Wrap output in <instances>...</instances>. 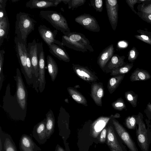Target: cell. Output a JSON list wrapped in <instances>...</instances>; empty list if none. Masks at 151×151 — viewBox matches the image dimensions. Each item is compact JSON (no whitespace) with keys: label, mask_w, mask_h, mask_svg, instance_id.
<instances>
[{"label":"cell","mask_w":151,"mask_h":151,"mask_svg":"<svg viewBox=\"0 0 151 151\" xmlns=\"http://www.w3.org/2000/svg\"><path fill=\"white\" fill-rule=\"evenodd\" d=\"M36 21L27 13L20 12L16 15L15 34L26 45L28 36L34 30Z\"/></svg>","instance_id":"1"},{"label":"cell","mask_w":151,"mask_h":151,"mask_svg":"<svg viewBox=\"0 0 151 151\" xmlns=\"http://www.w3.org/2000/svg\"><path fill=\"white\" fill-rule=\"evenodd\" d=\"M3 101V108L11 118L15 120H24L26 114L20 107L15 94L14 96L11 95L9 84L7 86Z\"/></svg>","instance_id":"2"},{"label":"cell","mask_w":151,"mask_h":151,"mask_svg":"<svg viewBox=\"0 0 151 151\" xmlns=\"http://www.w3.org/2000/svg\"><path fill=\"white\" fill-rule=\"evenodd\" d=\"M143 114L139 112L137 118L136 133L137 143L142 151H148L151 143V130L148 125L147 127L143 121Z\"/></svg>","instance_id":"3"},{"label":"cell","mask_w":151,"mask_h":151,"mask_svg":"<svg viewBox=\"0 0 151 151\" xmlns=\"http://www.w3.org/2000/svg\"><path fill=\"white\" fill-rule=\"evenodd\" d=\"M14 41L17 55L21 67L22 72L27 84L31 85L33 84V80L32 75L29 72L27 65V45L21 41L17 37H15Z\"/></svg>","instance_id":"4"},{"label":"cell","mask_w":151,"mask_h":151,"mask_svg":"<svg viewBox=\"0 0 151 151\" xmlns=\"http://www.w3.org/2000/svg\"><path fill=\"white\" fill-rule=\"evenodd\" d=\"M38 44L35 39L28 43L27 51L30 56L32 65L33 87L38 92L39 85V55Z\"/></svg>","instance_id":"5"},{"label":"cell","mask_w":151,"mask_h":151,"mask_svg":"<svg viewBox=\"0 0 151 151\" xmlns=\"http://www.w3.org/2000/svg\"><path fill=\"white\" fill-rule=\"evenodd\" d=\"M40 15L62 32H70L66 19L60 13L53 11L42 10L40 12Z\"/></svg>","instance_id":"6"},{"label":"cell","mask_w":151,"mask_h":151,"mask_svg":"<svg viewBox=\"0 0 151 151\" xmlns=\"http://www.w3.org/2000/svg\"><path fill=\"white\" fill-rule=\"evenodd\" d=\"M16 83L15 93L18 103L24 112L26 114L28 93L18 68L16 70V75L14 76Z\"/></svg>","instance_id":"7"},{"label":"cell","mask_w":151,"mask_h":151,"mask_svg":"<svg viewBox=\"0 0 151 151\" xmlns=\"http://www.w3.org/2000/svg\"><path fill=\"white\" fill-rule=\"evenodd\" d=\"M112 122L118 135L129 150V151H138L135 143L126 129L116 120Z\"/></svg>","instance_id":"8"},{"label":"cell","mask_w":151,"mask_h":151,"mask_svg":"<svg viewBox=\"0 0 151 151\" xmlns=\"http://www.w3.org/2000/svg\"><path fill=\"white\" fill-rule=\"evenodd\" d=\"M75 21L90 31L98 32L100 31V27L96 18L89 14H81L76 17Z\"/></svg>","instance_id":"9"},{"label":"cell","mask_w":151,"mask_h":151,"mask_svg":"<svg viewBox=\"0 0 151 151\" xmlns=\"http://www.w3.org/2000/svg\"><path fill=\"white\" fill-rule=\"evenodd\" d=\"M39 55V85L38 89L40 93L43 91L45 88L46 81L45 78V53L42 42L38 44Z\"/></svg>","instance_id":"10"},{"label":"cell","mask_w":151,"mask_h":151,"mask_svg":"<svg viewBox=\"0 0 151 151\" xmlns=\"http://www.w3.org/2000/svg\"><path fill=\"white\" fill-rule=\"evenodd\" d=\"M107 14L112 29L115 31L118 20V4L117 0H106Z\"/></svg>","instance_id":"11"},{"label":"cell","mask_w":151,"mask_h":151,"mask_svg":"<svg viewBox=\"0 0 151 151\" xmlns=\"http://www.w3.org/2000/svg\"><path fill=\"white\" fill-rule=\"evenodd\" d=\"M38 31L40 37L48 47L52 44L63 46L61 42L55 39L57 30L52 31L46 26L40 25L38 27Z\"/></svg>","instance_id":"12"},{"label":"cell","mask_w":151,"mask_h":151,"mask_svg":"<svg viewBox=\"0 0 151 151\" xmlns=\"http://www.w3.org/2000/svg\"><path fill=\"white\" fill-rule=\"evenodd\" d=\"M73 70L76 75L83 80L88 82H95L98 77L87 67L73 64Z\"/></svg>","instance_id":"13"},{"label":"cell","mask_w":151,"mask_h":151,"mask_svg":"<svg viewBox=\"0 0 151 151\" xmlns=\"http://www.w3.org/2000/svg\"><path fill=\"white\" fill-rule=\"evenodd\" d=\"M46 119L38 123L34 127L32 131L33 137L40 144H44L47 139L46 131Z\"/></svg>","instance_id":"14"},{"label":"cell","mask_w":151,"mask_h":151,"mask_svg":"<svg viewBox=\"0 0 151 151\" xmlns=\"http://www.w3.org/2000/svg\"><path fill=\"white\" fill-rule=\"evenodd\" d=\"M20 151H40L41 149L29 136L25 134L21 136L19 142Z\"/></svg>","instance_id":"15"},{"label":"cell","mask_w":151,"mask_h":151,"mask_svg":"<svg viewBox=\"0 0 151 151\" xmlns=\"http://www.w3.org/2000/svg\"><path fill=\"white\" fill-rule=\"evenodd\" d=\"M62 0H30L27 2L26 6L30 9H42L56 7Z\"/></svg>","instance_id":"16"},{"label":"cell","mask_w":151,"mask_h":151,"mask_svg":"<svg viewBox=\"0 0 151 151\" xmlns=\"http://www.w3.org/2000/svg\"><path fill=\"white\" fill-rule=\"evenodd\" d=\"M70 40L76 42L83 44L87 50L93 52L94 50L88 40L83 34L76 32H62Z\"/></svg>","instance_id":"17"},{"label":"cell","mask_w":151,"mask_h":151,"mask_svg":"<svg viewBox=\"0 0 151 151\" xmlns=\"http://www.w3.org/2000/svg\"><path fill=\"white\" fill-rule=\"evenodd\" d=\"M115 52L113 44L105 48L99 54L97 63L100 67L104 70L106 64L114 54Z\"/></svg>","instance_id":"18"},{"label":"cell","mask_w":151,"mask_h":151,"mask_svg":"<svg viewBox=\"0 0 151 151\" xmlns=\"http://www.w3.org/2000/svg\"><path fill=\"white\" fill-rule=\"evenodd\" d=\"M106 141L108 146L117 151H126L125 147L119 142L113 127L109 126L107 128Z\"/></svg>","instance_id":"19"},{"label":"cell","mask_w":151,"mask_h":151,"mask_svg":"<svg viewBox=\"0 0 151 151\" xmlns=\"http://www.w3.org/2000/svg\"><path fill=\"white\" fill-rule=\"evenodd\" d=\"M104 89L102 83L94 82L91 85V96L95 103L102 106V99L104 95Z\"/></svg>","instance_id":"20"},{"label":"cell","mask_w":151,"mask_h":151,"mask_svg":"<svg viewBox=\"0 0 151 151\" xmlns=\"http://www.w3.org/2000/svg\"><path fill=\"white\" fill-rule=\"evenodd\" d=\"M111 118L110 117H100L94 121L90 127L91 136L93 138H96Z\"/></svg>","instance_id":"21"},{"label":"cell","mask_w":151,"mask_h":151,"mask_svg":"<svg viewBox=\"0 0 151 151\" xmlns=\"http://www.w3.org/2000/svg\"><path fill=\"white\" fill-rule=\"evenodd\" d=\"M49 47L51 53L58 59L66 62H70V57L63 46L52 44Z\"/></svg>","instance_id":"22"},{"label":"cell","mask_w":151,"mask_h":151,"mask_svg":"<svg viewBox=\"0 0 151 151\" xmlns=\"http://www.w3.org/2000/svg\"><path fill=\"white\" fill-rule=\"evenodd\" d=\"M61 42L63 46H66L76 51L83 52H85L88 51L83 44L76 42L71 41L65 35L62 36Z\"/></svg>","instance_id":"23"},{"label":"cell","mask_w":151,"mask_h":151,"mask_svg":"<svg viewBox=\"0 0 151 151\" xmlns=\"http://www.w3.org/2000/svg\"><path fill=\"white\" fill-rule=\"evenodd\" d=\"M46 131L47 139H50L54 132L55 119L52 111L50 109L46 114Z\"/></svg>","instance_id":"24"},{"label":"cell","mask_w":151,"mask_h":151,"mask_svg":"<svg viewBox=\"0 0 151 151\" xmlns=\"http://www.w3.org/2000/svg\"><path fill=\"white\" fill-rule=\"evenodd\" d=\"M151 76L147 70L137 68L132 73L130 80L132 82L145 81L150 79Z\"/></svg>","instance_id":"25"},{"label":"cell","mask_w":151,"mask_h":151,"mask_svg":"<svg viewBox=\"0 0 151 151\" xmlns=\"http://www.w3.org/2000/svg\"><path fill=\"white\" fill-rule=\"evenodd\" d=\"M0 137L3 140L5 151H17L15 144L10 135L4 132L1 127Z\"/></svg>","instance_id":"26"},{"label":"cell","mask_w":151,"mask_h":151,"mask_svg":"<svg viewBox=\"0 0 151 151\" xmlns=\"http://www.w3.org/2000/svg\"><path fill=\"white\" fill-rule=\"evenodd\" d=\"M125 58L124 56H120L117 54H114L106 66L107 68L112 71L126 64L124 61Z\"/></svg>","instance_id":"27"},{"label":"cell","mask_w":151,"mask_h":151,"mask_svg":"<svg viewBox=\"0 0 151 151\" xmlns=\"http://www.w3.org/2000/svg\"><path fill=\"white\" fill-rule=\"evenodd\" d=\"M47 63L48 73L50 76L51 80L54 81L58 75V67L55 61L50 55L47 57Z\"/></svg>","instance_id":"28"},{"label":"cell","mask_w":151,"mask_h":151,"mask_svg":"<svg viewBox=\"0 0 151 151\" xmlns=\"http://www.w3.org/2000/svg\"><path fill=\"white\" fill-rule=\"evenodd\" d=\"M68 91L71 97L78 104L87 106V101L85 97L75 88L69 87Z\"/></svg>","instance_id":"29"},{"label":"cell","mask_w":151,"mask_h":151,"mask_svg":"<svg viewBox=\"0 0 151 151\" xmlns=\"http://www.w3.org/2000/svg\"><path fill=\"white\" fill-rule=\"evenodd\" d=\"M124 76V74L121 75L109 78L107 87L110 93H113L116 89L123 80Z\"/></svg>","instance_id":"30"},{"label":"cell","mask_w":151,"mask_h":151,"mask_svg":"<svg viewBox=\"0 0 151 151\" xmlns=\"http://www.w3.org/2000/svg\"><path fill=\"white\" fill-rule=\"evenodd\" d=\"M125 97L126 100L134 107H136L137 105L138 95L132 91L126 92L124 93Z\"/></svg>","instance_id":"31"},{"label":"cell","mask_w":151,"mask_h":151,"mask_svg":"<svg viewBox=\"0 0 151 151\" xmlns=\"http://www.w3.org/2000/svg\"><path fill=\"white\" fill-rule=\"evenodd\" d=\"M133 66V63H126L123 66L121 67L114 70H112L110 74L111 76L118 75H123L129 72Z\"/></svg>","instance_id":"32"},{"label":"cell","mask_w":151,"mask_h":151,"mask_svg":"<svg viewBox=\"0 0 151 151\" xmlns=\"http://www.w3.org/2000/svg\"><path fill=\"white\" fill-rule=\"evenodd\" d=\"M137 115L133 114L129 116L125 119V124L129 129L135 130L137 125Z\"/></svg>","instance_id":"33"},{"label":"cell","mask_w":151,"mask_h":151,"mask_svg":"<svg viewBox=\"0 0 151 151\" xmlns=\"http://www.w3.org/2000/svg\"><path fill=\"white\" fill-rule=\"evenodd\" d=\"M5 51L3 50H0V91H1L4 80V76L3 73L4 55Z\"/></svg>","instance_id":"34"},{"label":"cell","mask_w":151,"mask_h":151,"mask_svg":"<svg viewBox=\"0 0 151 151\" xmlns=\"http://www.w3.org/2000/svg\"><path fill=\"white\" fill-rule=\"evenodd\" d=\"M113 108L116 110L121 111L126 108V106L123 99L121 98L118 99L111 104Z\"/></svg>","instance_id":"35"},{"label":"cell","mask_w":151,"mask_h":151,"mask_svg":"<svg viewBox=\"0 0 151 151\" xmlns=\"http://www.w3.org/2000/svg\"><path fill=\"white\" fill-rule=\"evenodd\" d=\"M86 1V0H69L68 8L73 10L83 5Z\"/></svg>","instance_id":"36"},{"label":"cell","mask_w":151,"mask_h":151,"mask_svg":"<svg viewBox=\"0 0 151 151\" xmlns=\"http://www.w3.org/2000/svg\"><path fill=\"white\" fill-rule=\"evenodd\" d=\"M91 5L97 12H101L103 11V1L102 0H91Z\"/></svg>","instance_id":"37"},{"label":"cell","mask_w":151,"mask_h":151,"mask_svg":"<svg viewBox=\"0 0 151 151\" xmlns=\"http://www.w3.org/2000/svg\"><path fill=\"white\" fill-rule=\"evenodd\" d=\"M128 59L129 62L133 63L137 58L139 53L135 47H133L129 52Z\"/></svg>","instance_id":"38"},{"label":"cell","mask_w":151,"mask_h":151,"mask_svg":"<svg viewBox=\"0 0 151 151\" xmlns=\"http://www.w3.org/2000/svg\"><path fill=\"white\" fill-rule=\"evenodd\" d=\"M9 28V23L7 16L0 20V29H4L8 32Z\"/></svg>","instance_id":"39"},{"label":"cell","mask_w":151,"mask_h":151,"mask_svg":"<svg viewBox=\"0 0 151 151\" xmlns=\"http://www.w3.org/2000/svg\"><path fill=\"white\" fill-rule=\"evenodd\" d=\"M134 37L136 38L151 45V39L149 37L143 35H135Z\"/></svg>","instance_id":"40"},{"label":"cell","mask_w":151,"mask_h":151,"mask_svg":"<svg viewBox=\"0 0 151 151\" xmlns=\"http://www.w3.org/2000/svg\"><path fill=\"white\" fill-rule=\"evenodd\" d=\"M107 129L104 128L101 131L99 137V141L101 143L104 142L106 139Z\"/></svg>","instance_id":"41"},{"label":"cell","mask_w":151,"mask_h":151,"mask_svg":"<svg viewBox=\"0 0 151 151\" xmlns=\"http://www.w3.org/2000/svg\"><path fill=\"white\" fill-rule=\"evenodd\" d=\"M144 112L149 120H151V103L149 102L147 104Z\"/></svg>","instance_id":"42"},{"label":"cell","mask_w":151,"mask_h":151,"mask_svg":"<svg viewBox=\"0 0 151 151\" xmlns=\"http://www.w3.org/2000/svg\"><path fill=\"white\" fill-rule=\"evenodd\" d=\"M126 1L132 11L135 14H137V12L134 9V6L137 3L138 0H126Z\"/></svg>","instance_id":"43"},{"label":"cell","mask_w":151,"mask_h":151,"mask_svg":"<svg viewBox=\"0 0 151 151\" xmlns=\"http://www.w3.org/2000/svg\"><path fill=\"white\" fill-rule=\"evenodd\" d=\"M27 65L30 73L32 74V65L31 60L29 54L27 52Z\"/></svg>","instance_id":"44"},{"label":"cell","mask_w":151,"mask_h":151,"mask_svg":"<svg viewBox=\"0 0 151 151\" xmlns=\"http://www.w3.org/2000/svg\"><path fill=\"white\" fill-rule=\"evenodd\" d=\"M141 17L147 22H151V14L142 12Z\"/></svg>","instance_id":"45"},{"label":"cell","mask_w":151,"mask_h":151,"mask_svg":"<svg viewBox=\"0 0 151 151\" xmlns=\"http://www.w3.org/2000/svg\"><path fill=\"white\" fill-rule=\"evenodd\" d=\"M7 16L5 9H0V20H1Z\"/></svg>","instance_id":"46"},{"label":"cell","mask_w":151,"mask_h":151,"mask_svg":"<svg viewBox=\"0 0 151 151\" xmlns=\"http://www.w3.org/2000/svg\"><path fill=\"white\" fill-rule=\"evenodd\" d=\"M7 0H0V9H5V7Z\"/></svg>","instance_id":"47"},{"label":"cell","mask_w":151,"mask_h":151,"mask_svg":"<svg viewBox=\"0 0 151 151\" xmlns=\"http://www.w3.org/2000/svg\"><path fill=\"white\" fill-rule=\"evenodd\" d=\"M0 151H5L3 140L0 137Z\"/></svg>","instance_id":"48"},{"label":"cell","mask_w":151,"mask_h":151,"mask_svg":"<svg viewBox=\"0 0 151 151\" xmlns=\"http://www.w3.org/2000/svg\"><path fill=\"white\" fill-rule=\"evenodd\" d=\"M54 151H66L65 150L59 145L57 144L55 147Z\"/></svg>","instance_id":"49"},{"label":"cell","mask_w":151,"mask_h":151,"mask_svg":"<svg viewBox=\"0 0 151 151\" xmlns=\"http://www.w3.org/2000/svg\"><path fill=\"white\" fill-rule=\"evenodd\" d=\"M120 117L121 116L120 114L118 113H116L114 115L112 114L110 116L111 118H120Z\"/></svg>","instance_id":"50"},{"label":"cell","mask_w":151,"mask_h":151,"mask_svg":"<svg viewBox=\"0 0 151 151\" xmlns=\"http://www.w3.org/2000/svg\"><path fill=\"white\" fill-rule=\"evenodd\" d=\"M145 121L146 124H148L151 130V122L150 120H148L147 119H145Z\"/></svg>","instance_id":"51"},{"label":"cell","mask_w":151,"mask_h":151,"mask_svg":"<svg viewBox=\"0 0 151 151\" xmlns=\"http://www.w3.org/2000/svg\"><path fill=\"white\" fill-rule=\"evenodd\" d=\"M64 143L66 151H70L68 147V143H67L66 142H64Z\"/></svg>","instance_id":"52"},{"label":"cell","mask_w":151,"mask_h":151,"mask_svg":"<svg viewBox=\"0 0 151 151\" xmlns=\"http://www.w3.org/2000/svg\"><path fill=\"white\" fill-rule=\"evenodd\" d=\"M68 1L69 0H62V2H63L65 4H68Z\"/></svg>","instance_id":"53"},{"label":"cell","mask_w":151,"mask_h":151,"mask_svg":"<svg viewBox=\"0 0 151 151\" xmlns=\"http://www.w3.org/2000/svg\"><path fill=\"white\" fill-rule=\"evenodd\" d=\"M80 88V86L78 85H77L74 87V88Z\"/></svg>","instance_id":"54"},{"label":"cell","mask_w":151,"mask_h":151,"mask_svg":"<svg viewBox=\"0 0 151 151\" xmlns=\"http://www.w3.org/2000/svg\"><path fill=\"white\" fill-rule=\"evenodd\" d=\"M138 1H139L140 2H144L145 1H148V0H138Z\"/></svg>","instance_id":"55"},{"label":"cell","mask_w":151,"mask_h":151,"mask_svg":"<svg viewBox=\"0 0 151 151\" xmlns=\"http://www.w3.org/2000/svg\"><path fill=\"white\" fill-rule=\"evenodd\" d=\"M110 148L111 151H117V150H115L114 149L111 148Z\"/></svg>","instance_id":"56"},{"label":"cell","mask_w":151,"mask_h":151,"mask_svg":"<svg viewBox=\"0 0 151 151\" xmlns=\"http://www.w3.org/2000/svg\"><path fill=\"white\" fill-rule=\"evenodd\" d=\"M18 1V0H12V1L13 2H15L17 1Z\"/></svg>","instance_id":"57"},{"label":"cell","mask_w":151,"mask_h":151,"mask_svg":"<svg viewBox=\"0 0 151 151\" xmlns=\"http://www.w3.org/2000/svg\"><path fill=\"white\" fill-rule=\"evenodd\" d=\"M65 100H66V101H65L66 102H67V103H68V99H66Z\"/></svg>","instance_id":"58"},{"label":"cell","mask_w":151,"mask_h":151,"mask_svg":"<svg viewBox=\"0 0 151 151\" xmlns=\"http://www.w3.org/2000/svg\"><path fill=\"white\" fill-rule=\"evenodd\" d=\"M149 37L150 38V39H151V36H149Z\"/></svg>","instance_id":"59"}]
</instances>
